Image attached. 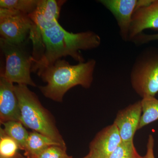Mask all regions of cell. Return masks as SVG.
I'll list each match as a JSON object with an SVG mask.
<instances>
[{
  "mask_svg": "<svg viewBox=\"0 0 158 158\" xmlns=\"http://www.w3.org/2000/svg\"><path fill=\"white\" fill-rule=\"evenodd\" d=\"M4 132L17 142L19 149L24 150L29 133L21 122L8 121L2 124Z\"/></svg>",
  "mask_w": 158,
  "mask_h": 158,
  "instance_id": "obj_15",
  "label": "cell"
},
{
  "mask_svg": "<svg viewBox=\"0 0 158 158\" xmlns=\"http://www.w3.org/2000/svg\"><path fill=\"white\" fill-rule=\"evenodd\" d=\"M141 102L142 114L138 130L158 120V99L154 97H147Z\"/></svg>",
  "mask_w": 158,
  "mask_h": 158,
  "instance_id": "obj_14",
  "label": "cell"
},
{
  "mask_svg": "<svg viewBox=\"0 0 158 158\" xmlns=\"http://www.w3.org/2000/svg\"><path fill=\"white\" fill-rule=\"evenodd\" d=\"M144 158H145V156H144Z\"/></svg>",
  "mask_w": 158,
  "mask_h": 158,
  "instance_id": "obj_25",
  "label": "cell"
},
{
  "mask_svg": "<svg viewBox=\"0 0 158 158\" xmlns=\"http://www.w3.org/2000/svg\"><path fill=\"white\" fill-rule=\"evenodd\" d=\"M35 28V24L27 15L0 8L1 39L12 44H22L28 34Z\"/></svg>",
  "mask_w": 158,
  "mask_h": 158,
  "instance_id": "obj_6",
  "label": "cell"
},
{
  "mask_svg": "<svg viewBox=\"0 0 158 158\" xmlns=\"http://www.w3.org/2000/svg\"><path fill=\"white\" fill-rule=\"evenodd\" d=\"M55 145H61L48 137L33 131L29 132L24 150V155L26 157H36L46 148Z\"/></svg>",
  "mask_w": 158,
  "mask_h": 158,
  "instance_id": "obj_13",
  "label": "cell"
},
{
  "mask_svg": "<svg viewBox=\"0 0 158 158\" xmlns=\"http://www.w3.org/2000/svg\"><path fill=\"white\" fill-rule=\"evenodd\" d=\"M154 40H158V34H147L142 33L131 40L136 45H141Z\"/></svg>",
  "mask_w": 158,
  "mask_h": 158,
  "instance_id": "obj_20",
  "label": "cell"
},
{
  "mask_svg": "<svg viewBox=\"0 0 158 158\" xmlns=\"http://www.w3.org/2000/svg\"><path fill=\"white\" fill-rule=\"evenodd\" d=\"M0 158H3L0 157ZM11 158H24V157L23 156H22L19 153H18L17 155H16L15 156H14V157Z\"/></svg>",
  "mask_w": 158,
  "mask_h": 158,
  "instance_id": "obj_23",
  "label": "cell"
},
{
  "mask_svg": "<svg viewBox=\"0 0 158 158\" xmlns=\"http://www.w3.org/2000/svg\"><path fill=\"white\" fill-rule=\"evenodd\" d=\"M24 158H36L35 157H25Z\"/></svg>",
  "mask_w": 158,
  "mask_h": 158,
  "instance_id": "obj_24",
  "label": "cell"
},
{
  "mask_svg": "<svg viewBox=\"0 0 158 158\" xmlns=\"http://www.w3.org/2000/svg\"><path fill=\"white\" fill-rule=\"evenodd\" d=\"M19 149L17 142L0 129V157L11 158L18 153Z\"/></svg>",
  "mask_w": 158,
  "mask_h": 158,
  "instance_id": "obj_17",
  "label": "cell"
},
{
  "mask_svg": "<svg viewBox=\"0 0 158 158\" xmlns=\"http://www.w3.org/2000/svg\"><path fill=\"white\" fill-rule=\"evenodd\" d=\"M153 0H100L99 2L113 14L119 29L123 40L129 41L132 18L136 10L147 6Z\"/></svg>",
  "mask_w": 158,
  "mask_h": 158,
  "instance_id": "obj_7",
  "label": "cell"
},
{
  "mask_svg": "<svg viewBox=\"0 0 158 158\" xmlns=\"http://www.w3.org/2000/svg\"><path fill=\"white\" fill-rule=\"evenodd\" d=\"M148 29L158 30V0L136 10L130 28L129 41Z\"/></svg>",
  "mask_w": 158,
  "mask_h": 158,
  "instance_id": "obj_12",
  "label": "cell"
},
{
  "mask_svg": "<svg viewBox=\"0 0 158 158\" xmlns=\"http://www.w3.org/2000/svg\"><path fill=\"white\" fill-rule=\"evenodd\" d=\"M141 114V101L118 111L113 123L118 129L122 141H133L135 134L138 130Z\"/></svg>",
  "mask_w": 158,
  "mask_h": 158,
  "instance_id": "obj_8",
  "label": "cell"
},
{
  "mask_svg": "<svg viewBox=\"0 0 158 158\" xmlns=\"http://www.w3.org/2000/svg\"><path fill=\"white\" fill-rule=\"evenodd\" d=\"M0 45L6 59L5 70L1 76L13 84L36 87L31 75L33 57L25 50L23 44H12L1 39Z\"/></svg>",
  "mask_w": 158,
  "mask_h": 158,
  "instance_id": "obj_4",
  "label": "cell"
},
{
  "mask_svg": "<svg viewBox=\"0 0 158 158\" xmlns=\"http://www.w3.org/2000/svg\"><path fill=\"white\" fill-rule=\"evenodd\" d=\"M36 158H73L67 154L66 147L61 145H52L46 148Z\"/></svg>",
  "mask_w": 158,
  "mask_h": 158,
  "instance_id": "obj_19",
  "label": "cell"
},
{
  "mask_svg": "<svg viewBox=\"0 0 158 158\" xmlns=\"http://www.w3.org/2000/svg\"><path fill=\"white\" fill-rule=\"evenodd\" d=\"M65 1L39 0L35 11L29 15L36 26V31L49 28L57 24L62 5Z\"/></svg>",
  "mask_w": 158,
  "mask_h": 158,
  "instance_id": "obj_10",
  "label": "cell"
},
{
  "mask_svg": "<svg viewBox=\"0 0 158 158\" xmlns=\"http://www.w3.org/2000/svg\"><path fill=\"white\" fill-rule=\"evenodd\" d=\"M155 140L152 135L148 136L147 144V151L145 156V158H155L154 152Z\"/></svg>",
  "mask_w": 158,
  "mask_h": 158,
  "instance_id": "obj_21",
  "label": "cell"
},
{
  "mask_svg": "<svg viewBox=\"0 0 158 158\" xmlns=\"http://www.w3.org/2000/svg\"><path fill=\"white\" fill-rule=\"evenodd\" d=\"M15 85L2 76L0 77V123L20 122L21 113Z\"/></svg>",
  "mask_w": 158,
  "mask_h": 158,
  "instance_id": "obj_9",
  "label": "cell"
},
{
  "mask_svg": "<svg viewBox=\"0 0 158 158\" xmlns=\"http://www.w3.org/2000/svg\"><path fill=\"white\" fill-rule=\"evenodd\" d=\"M133 89L142 98L158 93V54L143 51L133 64L130 75Z\"/></svg>",
  "mask_w": 158,
  "mask_h": 158,
  "instance_id": "obj_5",
  "label": "cell"
},
{
  "mask_svg": "<svg viewBox=\"0 0 158 158\" xmlns=\"http://www.w3.org/2000/svg\"><path fill=\"white\" fill-rule=\"evenodd\" d=\"M96 64L94 59L74 65L59 59L37 71L38 76L47 83L45 86L38 88L47 98L61 102L71 88L78 85L85 88H90Z\"/></svg>",
  "mask_w": 158,
  "mask_h": 158,
  "instance_id": "obj_2",
  "label": "cell"
},
{
  "mask_svg": "<svg viewBox=\"0 0 158 158\" xmlns=\"http://www.w3.org/2000/svg\"><path fill=\"white\" fill-rule=\"evenodd\" d=\"M82 158H99L97 156L95 155L93 153L89 152V153L86 156Z\"/></svg>",
  "mask_w": 158,
  "mask_h": 158,
  "instance_id": "obj_22",
  "label": "cell"
},
{
  "mask_svg": "<svg viewBox=\"0 0 158 158\" xmlns=\"http://www.w3.org/2000/svg\"><path fill=\"white\" fill-rule=\"evenodd\" d=\"M137 152L134 141L122 142L108 158H144Z\"/></svg>",
  "mask_w": 158,
  "mask_h": 158,
  "instance_id": "obj_18",
  "label": "cell"
},
{
  "mask_svg": "<svg viewBox=\"0 0 158 158\" xmlns=\"http://www.w3.org/2000/svg\"><path fill=\"white\" fill-rule=\"evenodd\" d=\"M122 142L115 124L108 126L99 132L89 146V152L99 158H108Z\"/></svg>",
  "mask_w": 158,
  "mask_h": 158,
  "instance_id": "obj_11",
  "label": "cell"
},
{
  "mask_svg": "<svg viewBox=\"0 0 158 158\" xmlns=\"http://www.w3.org/2000/svg\"><path fill=\"white\" fill-rule=\"evenodd\" d=\"M42 49L44 51L37 60L33 58L31 72H37L63 57L69 56L79 63L85 59L81 50L98 48L101 44L99 35L91 31L73 33L69 32L58 23L56 25L40 31Z\"/></svg>",
  "mask_w": 158,
  "mask_h": 158,
  "instance_id": "obj_1",
  "label": "cell"
},
{
  "mask_svg": "<svg viewBox=\"0 0 158 158\" xmlns=\"http://www.w3.org/2000/svg\"><path fill=\"white\" fill-rule=\"evenodd\" d=\"M14 88L19 102L20 122L25 127L40 133L66 147L55 119L41 104L37 95L27 85H16Z\"/></svg>",
  "mask_w": 158,
  "mask_h": 158,
  "instance_id": "obj_3",
  "label": "cell"
},
{
  "mask_svg": "<svg viewBox=\"0 0 158 158\" xmlns=\"http://www.w3.org/2000/svg\"><path fill=\"white\" fill-rule=\"evenodd\" d=\"M39 0H1L0 8L13 9L29 15L37 8Z\"/></svg>",
  "mask_w": 158,
  "mask_h": 158,
  "instance_id": "obj_16",
  "label": "cell"
}]
</instances>
